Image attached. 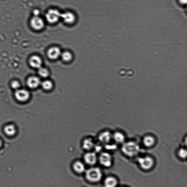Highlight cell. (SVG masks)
<instances>
[{"label":"cell","instance_id":"6da1fadb","mask_svg":"<svg viewBox=\"0 0 187 187\" xmlns=\"http://www.w3.org/2000/svg\"><path fill=\"white\" fill-rule=\"evenodd\" d=\"M124 154L129 157H133L138 154L140 147L136 143L130 142L124 143L122 147Z\"/></svg>","mask_w":187,"mask_h":187},{"label":"cell","instance_id":"7a4b0ae2","mask_svg":"<svg viewBox=\"0 0 187 187\" xmlns=\"http://www.w3.org/2000/svg\"><path fill=\"white\" fill-rule=\"evenodd\" d=\"M86 177L88 181L93 183L98 182L103 177L101 170L98 167H92L86 170Z\"/></svg>","mask_w":187,"mask_h":187},{"label":"cell","instance_id":"3957f363","mask_svg":"<svg viewBox=\"0 0 187 187\" xmlns=\"http://www.w3.org/2000/svg\"><path fill=\"white\" fill-rule=\"evenodd\" d=\"M61 12L55 9L49 10L46 14V19L50 23H55L58 22L60 18H61Z\"/></svg>","mask_w":187,"mask_h":187},{"label":"cell","instance_id":"277c9868","mask_svg":"<svg viewBox=\"0 0 187 187\" xmlns=\"http://www.w3.org/2000/svg\"><path fill=\"white\" fill-rule=\"evenodd\" d=\"M138 161L141 167L145 170L151 169L154 163L153 159L148 157H140L138 159Z\"/></svg>","mask_w":187,"mask_h":187},{"label":"cell","instance_id":"5b68a950","mask_svg":"<svg viewBox=\"0 0 187 187\" xmlns=\"http://www.w3.org/2000/svg\"><path fill=\"white\" fill-rule=\"evenodd\" d=\"M30 25L35 30H40L44 27L45 23L42 18L39 16H34L30 21Z\"/></svg>","mask_w":187,"mask_h":187},{"label":"cell","instance_id":"8992f818","mask_svg":"<svg viewBox=\"0 0 187 187\" xmlns=\"http://www.w3.org/2000/svg\"><path fill=\"white\" fill-rule=\"evenodd\" d=\"M100 163L105 167H109L112 165V159L111 155L107 153H103L99 157Z\"/></svg>","mask_w":187,"mask_h":187},{"label":"cell","instance_id":"52a82bcc","mask_svg":"<svg viewBox=\"0 0 187 187\" xmlns=\"http://www.w3.org/2000/svg\"><path fill=\"white\" fill-rule=\"evenodd\" d=\"M30 93L24 89H18L15 93V96L18 101L25 102L28 100L30 97Z\"/></svg>","mask_w":187,"mask_h":187},{"label":"cell","instance_id":"ba28073f","mask_svg":"<svg viewBox=\"0 0 187 187\" xmlns=\"http://www.w3.org/2000/svg\"><path fill=\"white\" fill-rule=\"evenodd\" d=\"M61 18L66 23L69 24L74 23L76 20L75 14L71 12H66L62 13Z\"/></svg>","mask_w":187,"mask_h":187},{"label":"cell","instance_id":"9c48e42d","mask_svg":"<svg viewBox=\"0 0 187 187\" xmlns=\"http://www.w3.org/2000/svg\"><path fill=\"white\" fill-rule=\"evenodd\" d=\"M85 162L89 165H94L97 163V157L96 153L94 152H89L84 156Z\"/></svg>","mask_w":187,"mask_h":187},{"label":"cell","instance_id":"30bf717a","mask_svg":"<svg viewBox=\"0 0 187 187\" xmlns=\"http://www.w3.org/2000/svg\"><path fill=\"white\" fill-rule=\"evenodd\" d=\"M112 138H113V136L111 133L107 131L102 133L99 136V140L104 144H108Z\"/></svg>","mask_w":187,"mask_h":187},{"label":"cell","instance_id":"8fae6325","mask_svg":"<svg viewBox=\"0 0 187 187\" xmlns=\"http://www.w3.org/2000/svg\"><path fill=\"white\" fill-rule=\"evenodd\" d=\"M41 84L40 79L36 76H31L27 80L28 86L30 88L34 89L38 87Z\"/></svg>","mask_w":187,"mask_h":187},{"label":"cell","instance_id":"7c38bea8","mask_svg":"<svg viewBox=\"0 0 187 187\" xmlns=\"http://www.w3.org/2000/svg\"><path fill=\"white\" fill-rule=\"evenodd\" d=\"M61 54V50L59 48L57 47H52L49 49L48 52V57L52 59H57L60 57Z\"/></svg>","mask_w":187,"mask_h":187},{"label":"cell","instance_id":"4fadbf2b","mask_svg":"<svg viewBox=\"0 0 187 187\" xmlns=\"http://www.w3.org/2000/svg\"><path fill=\"white\" fill-rule=\"evenodd\" d=\"M30 63L33 68H39L42 65V61L40 57L37 56H33L30 58Z\"/></svg>","mask_w":187,"mask_h":187},{"label":"cell","instance_id":"5bb4252c","mask_svg":"<svg viewBox=\"0 0 187 187\" xmlns=\"http://www.w3.org/2000/svg\"><path fill=\"white\" fill-rule=\"evenodd\" d=\"M73 167L74 171L78 174L84 173L86 170L84 164L80 161H76L75 162Z\"/></svg>","mask_w":187,"mask_h":187},{"label":"cell","instance_id":"9a60e30c","mask_svg":"<svg viewBox=\"0 0 187 187\" xmlns=\"http://www.w3.org/2000/svg\"><path fill=\"white\" fill-rule=\"evenodd\" d=\"M83 147L85 150L90 151L95 146L93 141L91 138L85 139L83 143Z\"/></svg>","mask_w":187,"mask_h":187},{"label":"cell","instance_id":"2e32d148","mask_svg":"<svg viewBox=\"0 0 187 187\" xmlns=\"http://www.w3.org/2000/svg\"><path fill=\"white\" fill-rule=\"evenodd\" d=\"M117 182L115 178L113 177H107L106 178L104 181V184L106 187H114L117 185Z\"/></svg>","mask_w":187,"mask_h":187},{"label":"cell","instance_id":"e0dca14e","mask_svg":"<svg viewBox=\"0 0 187 187\" xmlns=\"http://www.w3.org/2000/svg\"><path fill=\"white\" fill-rule=\"evenodd\" d=\"M143 142L145 146L150 147L154 144L155 140L153 137L147 136L144 137Z\"/></svg>","mask_w":187,"mask_h":187},{"label":"cell","instance_id":"ac0fdd59","mask_svg":"<svg viewBox=\"0 0 187 187\" xmlns=\"http://www.w3.org/2000/svg\"><path fill=\"white\" fill-rule=\"evenodd\" d=\"M4 131L8 135L11 136L15 134L16 130L15 126L13 125H9L5 127Z\"/></svg>","mask_w":187,"mask_h":187},{"label":"cell","instance_id":"d6986e66","mask_svg":"<svg viewBox=\"0 0 187 187\" xmlns=\"http://www.w3.org/2000/svg\"><path fill=\"white\" fill-rule=\"evenodd\" d=\"M113 138L116 142L118 143H122L124 142L125 141V136L123 134L119 132H116L114 134Z\"/></svg>","mask_w":187,"mask_h":187},{"label":"cell","instance_id":"ffe728a7","mask_svg":"<svg viewBox=\"0 0 187 187\" xmlns=\"http://www.w3.org/2000/svg\"><path fill=\"white\" fill-rule=\"evenodd\" d=\"M43 88L45 90H48L52 87V83L49 80H45L41 83Z\"/></svg>","mask_w":187,"mask_h":187},{"label":"cell","instance_id":"44dd1931","mask_svg":"<svg viewBox=\"0 0 187 187\" xmlns=\"http://www.w3.org/2000/svg\"><path fill=\"white\" fill-rule=\"evenodd\" d=\"M62 57L64 61L68 62L71 61L72 58L71 53L68 52H64L62 53Z\"/></svg>","mask_w":187,"mask_h":187},{"label":"cell","instance_id":"7402d4cb","mask_svg":"<svg viewBox=\"0 0 187 187\" xmlns=\"http://www.w3.org/2000/svg\"><path fill=\"white\" fill-rule=\"evenodd\" d=\"M39 73L41 77L43 78L47 77L48 75V72L45 68L40 67L39 68Z\"/></svg>","mask_w":187,"mask_h":187},{"label":"cell","instance_id":"603a6c76","mask_svg":"<svg viewBox=\"0 0 187 187\" xmlns=\"http://www.w3.org/2000/svg\"><path fill=\"white\" fill-rule=\"evenodd\" d=\"M178 155L182 159L186 158L187 155L186 150L184 148L180 149L178 151Z\"/></svg>","mask_w":187,"mask_h":187},{"label":"cell","instance_id":"cb8c5ba5","mask_svg":"<svg viewBox=\"0 0 187 187\" xmlns=\"http://www.w3.org/2000/svg\"><path fill=\"white\" fill-rule=\"evenodd\" d=\"M11 86L12 88L18 90L20 88V84L17 81L14 80L11 83Z\"/></svg>","mask_w":187,"mask_h":187},{"label":"cell","instance_id":"d4e9b609","mask_svg":"<svg viewBox=\"0 0 187 187\" xmlns=\"http://www.w3.org/2000/svg\"><path fill=\"white\" fill-rule=\"evenodd\" d=\"M106 148L108 149H115L116 148V146L115 145H106Z\"/></svg>","mask_w":187,"mask_h":187},{"label":"cell","instance_id":"484cf974","mask_svg":"<svg viewBox=\"0 0 187 187\" xmlns=\"http://www.w3.org/2000/svg\"><path fill=\"white\" fill-rule=\"evenodd\" d=\"M94 147H95V150H96V151L97 152V151H101V147L100 146H97V147H95V146Z\"/></svg>","mask_w":187,"mask_h":187},{"label":"cell","instance_id":"4316f807","mask_svg":"<svg viewBox=\"0 0 187 187\" xmlns=\"http://www.w3.org/2000/svg\"><path fill=\"white\" fill-rule=\"evenodd\" d=\"M180 2L182 4H186L187 2V0H179Z\"/></svg>","mask_w":187,"mask_h":187},{"label":"cell","instance_id":"83f0119b","mask_svg":"<svg viewBox=\"0 0 187 187\" xmlns=\"http://www.w3.org/2000/svg\"><path fill=\"white\" fill-rule=\"evenodd\" d=\"M34 16H38L39 14V11L37 10H35L34 12Z\"/></svg>","mask_w":187,"mask_h":187},{"label":"cell","instance_id":"f1b7e54d","mask_svg":"<svg viewBox=\"0 0 187 187\" xmlns=\"http://www.w3.org/2000/svg\"><path fill=\"white\" fill-rule=\"evenodd\" d=\"M2 145V142L1 140H0V147H1Z\"/></svg>","mask_w":187,"mask_h":187}]
</instances>
